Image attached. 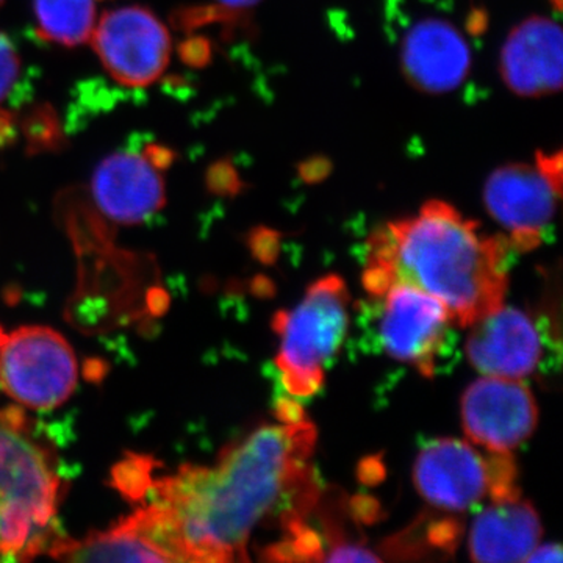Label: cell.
I'll return each mask as SVG.
<instances>
[{"label": "cell", "mask_w": 563, "mask_h": 563, "mask_svg": "<svg viewBox=\"0 0 563 563\" xmlns=\"http://www.w3.org/2000/svg\"><path fill=\"white\" fill-rule=\"evenodd\" d=\"M63 479L18 407L0 412V561H32L54 536Z\"/></svg>", "instance_id": "3957f363"}, {"label": "cell", "mask_w": 563, "mask_h": 563, "mask_svg": "<svg viewBox=\"0 0 563 563\" xmlns=\"http://www.w3.org/2000/svg\"><path fill=\"white\" fill-rule=\"evenodd\" d=\"M461 521L454 518L420 517L417 523L384 543L393 559H417L428 554H453L462 537Z\"/></svg>", "instance_id": "ac0fdd59"}, {"label": "cell", "mask_w": 563, "mask_h": 563, "mask_svg": "<svg viewBox=\"0 0 563 563\" xmlns=\"http://www.w3.org/2000/svg\"><path fill=\"white\" fill-rule=\"evenodd\" d=\"M372 298L377 303V340L384 351L421 376H435L455 325L446 307L407 285H393Z\"/></svg>", "instance_id": "ba28073f"}, {"label": "cell", "mask_w": 563, "mask_h": 563, "mask_svg": "<svg viewBox=\"0 0 563 563\" xmlns=\"http://www.w3.org/2000/svg\"><path fill=\"white\" fill-rule=\"evenodd\" d=\"M174 158V151L155 143L113 152L92 173V201L113 224H143L165 206V173Z\"/></svg>", "instance_id": "9c48e42d"}, {"label": "cell", "mask_w": 563, "mask_h": 563, "mask_svg": "<svg viewBox=\"0 0 563 563\" xmlns=\"http://www.w3.org/2000/svg\"><path fill=\"white\" fill-rule=\"evenodd\" d=\"M210 188L218 192H235L239 188L236 174L228 165H217L209 174Z\"/></svg>", "instance_id": "7402d4cb"}, {"label": "cell", "mask_w": 563, "mask_h": 563, "mask_svg": "<svg viewBox=\"0 0 563 563\" xmlns=\"http://www.w3.org/2000/svg\"><path fill=\"white\" fill-rule=\"evenodd\" d=\"M185 60L188 63H206L210 57V46L203 43V41H190L185 43L184 49H181Z\"/></svg>", "instance_id": "cb8c5ba5"}, {"label": "cell", "mask_w": 563, "mask_h": 563, "mask_svg": "<svg viewBox=\"0 0 563 563\" xmlns=\"http://www.w3.org/2000/svg\"><path fill=\"white\" fill-rule=\"evenodd\" d=\"M79 366L65 336L44 325H25L0 346V387L33 410H52L76 390Z\"/></svg>", "instance_id": "52a82bcc"}, {"label": "cell", "mask_w": 563, "mask_h": 563, "mask_svg": "<svg viewBox=\"0 0 563 563\" xmlns=\"http://www.w3.org/2000/svg\"><path fill=\"white\" fill-rule=\"evenodd\" d=\"M273 328L280 335L276 366L285 390L296 398L313 396L350 328L346 284L340 276L321 277L295 309L276 313Z\"/></svg>", "instance_id": "277c9868"}, {"label": "cell", "mask_w": 563, "mask_h": 563, "mask_svg": "<svg viewBox=\"0 0 563 563\" xmlns=\"http://www.w3.org/2000/svg\"><path fill=\"white\" fill-rule=\"evenodd\" d=\"M562 198V152L539 151L536 165L512 163L488 176L484 203L493 220L509 232L515 251H533L543 242Z\"/></svg>", "instance_id": "8992f818"}, {"label": "cell", "mask_w": 563, "mask_h": 563, "mask_svg": "<svg viewBox=\"0 0 563 563\" xmlns=\"http://www.w3.org/2000/svg\"><path fill=\"white\" fill-rule=\"evenodd\" d=\"M542 536L536 507L521 496L490 503L470 531V555L474 562H525Z\"/></svg>", "instance_id": "2e32d148"}, {"label": "cell", "mask_w": 563, "mask_h": 563, "mask_svg": "<svg viewBox=\"0 0 563 563\" xmlns=\"http://www.w3.org/2000/svg\"><path fill=\"white\" fill-rule=\"evenodd\" d=\"M90 40L107 73L129 88H146L161 79L172 57V35L146 7L106 11Z\"/></svg>", "instance_id": "30bf717a"}, {"label": "cell", "mask_w": 563, "mask_h": 563, "mask_svg": "<svg viewBox=\"0 0 563 563\" xmlns=\"http://www.w3.org/2000/svg\"><path fill=\"white\" fill-rule=\"evenodd\" d=\"M413 483L443 512H466L485 501L521 496L512 453H481L457 439L432 440L415 459Z\"/></svg>", "instance_id": "5b68a950"}, {"label": "cell", "mask_w": 563, "mask_h": 563, "mask_svg": "<svg viewBox=\"0 0 563 563\" xmlns=\"http://www.w3.org/2000/svg\"><path fill=\"white\" fill-rule=\"evenodd\" d=\"M262 0H213V5L209 7L213 13L214 22H236L244 13H250L254 7H257Z\"/></svg>", "instance_id": "44dd1931"}, {"label": "cell", "mask_w": 563, "mask_h": 563, "mask_svg": "<svg viewBox=\"0 0 563 563\" xmlns=\"http://www.w3.org/2000/svg\"><path fill=\"white\" fill-rule=\"evenodd\" d=\"M33 14L41 38L58 46H81L95 31V0H33Z\"/></svg>", "instance_id": "e0dca14e"}, {"label": "cell", "mask_w": 563, "mask_h": 563, "mask_svg": "<svg viewBox=\"0 0 563 563\" xmlns=\"http://www.w3.org/2000/svg\"><path fill=\"white\" fill-rule=\"evenodd\" d=\"M22 73V62L13 41L0 32V103L13 95Z\"/></svg>", "instance_id": "ffe728a7"}, {"label": "cell", "mask_w": 563, "mask_h": 563, "mask_svg": "<svg viewBox=\"0 0 563 563\" xmlns=\"http://www.w3.org/2000/svg\"><path fill=\"white\" fill-rule=\"evenodd\" d=\"M13 117L7 111H0V146L13 136Z\"/></svg>", "instance_id": "d4e9b609"}, {"label": "cell", "mask_w": 563, "mask_h": 563, "mask_svg": "<svg viewBox=\"0 0 563 563\" xmlns=\"http://www.w3.org/2000/svg\"><path fill=\"white\" fill-rule=\"evenodd\" d=\"M472 328L466 357L484 376L525 380L550 357L551 325L537 313L501 306Z\"/></svg>", "instance_id": "8fae6325"}, {"label": "cell", "mask_w": 563, "mask_h": 563, "mask_svg": "<svg viewBox=\"0 0 563 563\" xmlns=\"http://www.w3.org/2000/svg\"><path fill=\"white\" fill-rule=\"evenodd\" d=\"M472 47L461 29L443 18L415 22L401 41V69L413 88L429 95L457 90L470 76Z\"/></svg>", "instance_id": "5bb4252c"}, {"label": "cell", "mask_w": 563, "mask_h": 563, "mask_svg": "<svg viewBox=\"0 0 563 563\" xmlns=\"http://www.w3.org/2000/svg\"><path fill=\"white\" fill-rule=\"evenodd\" d=\"M235 442L213 466L184 465L147 485L181 562L247 561L252 533L301 523L320 501L310 459L317 429L279 418Z\"/></svg>", "instance_id": "6da1fadb"}, {"label": "cell", "mask_w": 563, "mask_h": 563, "mask_svg": "<svg viewBox=\"0 0 563 563\" xmlns=\"http://www.w3.org/2000/svg\"><path fill=\"white\" fill-rule=\"evenodd\" d=\"M3 2H5V0H0V7H2Z\"/></svg>", "instance_id": "4316f807"}, {"label": "cell", "mask_w": 563, "mask_h": 563, "mask_svg": "<svg viewBox=\"0 0 563 563\" xmlns=\"http://www.w3.org/2000/svg\"><path fill=\"white\" fill-rule=\"evenodd\" d=\"M562 29L547 16H531L507 36L501 77L521 98H543L562 88Z\"/></svg>", "instance_id": "9a60e30c"}, {"label": "cell", "mask_w": 563, "mask_h": 563, "mask_svg": "<svg viewBox=\"0 0 563 563\" xmlns=\"http://www.w3.org/2000/svg\"><path fill=\"white\" fill-rule=\"evenodd\" d=\"M510 251L506 236L485 235L451 203L429 201L369 235L363 287L369 296L417 288L442 302L455 325L472 328L504 306Z\"/></svg>", "instance_id": "7a4b0ae2"}, {"label": "cell", "mask_w": 563, "mask_h": 563, "mask_svg": "<svg viewBox=\"0 0 563 563\" xmlns=\"http://www.w3.org/2000/svg\"><path fill=\"white\" fill-rule=\"evenodd\" d=\"M537 421L539 407L525 380L485 376L463 393V431L490 453H512L532 435Z\"/></svg>", "instance_id": "7c38bea8"}, {"label": "cell", "mask_w": 563, "mask_h": 563, "mask_svg": "<svg viewBox=\"0 0 563 563\" xmlns=\"http://www.w3.org/2000/svg\"><path fill=\"white\" fill-rule=\"evenodd\" d=\"M7 335L3 333L2 328H0V346H2V343L5 342Z\"/></svg>", "instance_id": "484cf974"}, {"label": "cell", "mask_w": 563, "mask_h": 563, "mask_svg": "<svg viewBox=\"0 0 563 563\" xmlns=\"http://www.w3.org/2000/svg\"><path fill=\"white\" fill-rule=\"evenodd\" d=\"M525 562H562L561 547L554 543L542 544V547L537 544Z\"/></svg>", "instance_id": "603a6c76"}, {"label": "cell", "mask_w": 563, "mask_h": 563, "mask_svg": "<svg viewBox=\"0 0 563 563\" xmlns=\"http://www.w3.org/2000/svg\"><path fill=\"white\" fill-rule=\"evenodd\" d=\"M24 125L29 150L40 152L62 146L60 124H58L57 117L49 107H40V109L32 111L27 120L24 121Z\"/></svg>", "instance_id": "d6986e66"}, {"label": "cell", "mask_w": 563, "mask_h": 563, "mask_svg": "<svg viewBox=\"0 0 563 563\" xmlns=\"http://www.w3.org/2000/svg\"><path fill=\"white\" fill-rule=\"evenodd\" d=\"M47 554L65 562H180L154 504L140 507L107 531L90 532L84 539L57 537Z\"/></svg>", "instance_id": "4fadbf2b"}]
</instances>
